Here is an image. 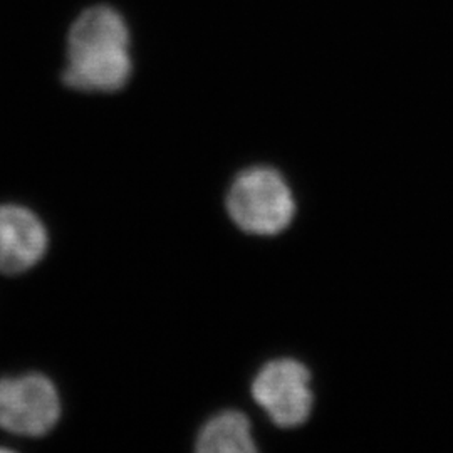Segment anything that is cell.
<instances>
[{"label":"cell","mask_w":453,"mask_h":453,"mask_svg":"<svg viewBox=\"0 0 453 453\" xmlns=\"http://www.w3.org/2000/svg\"><path fill=\"white\" fill-rule=\"evenodd\" d=\"M308 368L296 359L267 363L252 383V396L277 426L294 428L308 420L312 410Z\"/></svg>","instance_id":"4"},{"label":"cell","mask_w":453,"mask_h":453,"mask_svg":"<svg viewBox=\"0 0 453 453\" xmlns=\"http://www.w3.org/2000/svg\"><path fill=\"white\" fill-rule=\"evenodd\" d=\"M234 224L252 235H277L291 226L296 203L284 177L269 166L241 172L226 194Z\"/></svg>","instance_id":"2"},{"label":"cell","mask_w":453,"mask_h":453,"mask_svg":"<svg viewBox=\"0 0 453 453\" xmlns=\"http://www.w3.org/2000/svg\"><path fill=\"white\" fill-rule=\"evenodd\" d=\"M61 418V398L48 376L27 372L0 378V428L20 437H42Z\"/></svg>","instance_id":"3"},{"label":"cell","mask_w":453,"mask_h":453,"mask_svg":"<svg viewBox=\"0 0 453 453\" xmlns=\"http://www.w3.org/2000/svg\"><path fill=\"white\" fill-rule=\"evenodd\" d=\"M131 74V31L125 16L110 5L82 11L67 33L65 86L84 93H116Z\"/></svg>","instance_id":"1"},{"label":"cell","mask_w":453,"mask_h":453,"mask_svg":"<svg viewBox=\"0 0 453 453\" xmlns=\"http://www.w3.org/2000/svg\"><path fill=\"white\" fill-rule=\"evenodd\" d=\"M48 230L33 211L16 205H0V273H27L46 256Z\"/></svg>","instance_id":"5"},{"label":"cell","mask_w":453,"mask_h":453,"mask_svg":"<svg viewBox=\"0 0 453 453\" xmlns=\"http://www.w3.org/2000/svg\"><path fill=\"white\" fill-rule=\"evenodd\" d=\"M195 450L200 453H254L250 421L242 411H222L203 425L200 430Z\"/></svg>","instance_id":"6"}]
</instances>
